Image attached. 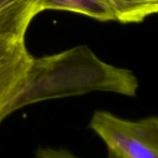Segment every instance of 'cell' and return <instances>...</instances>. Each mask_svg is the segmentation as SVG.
<instances>
[{
	"instance_id": "cell-1",
	"label": "cell",
	"mask_w": 158,
	"mask_h": 158,
	"mask_svg": "<svg viewBox=\"0 0 158 158\" xmlns=\"http://www.w3.org/2000/svg\"><path fill=\"white\" fill-rule=\"evenodd\" d=\"M139 87L132 71L102 61L88 46L32 58L25 77L0 115V123L14 111L43 100L106 92L135 97Z\"/></svg>"
},
{
	"instance_id": "cell-2",
	"label": "cell",
	"mask_w": 158,
	"mask_h": 158,
	"mask_svg": "<svg viewBox=\"0 0 158 158\" xmlns=\"http://www.w3.org/2000/svg\"><path fill=\"white\" fill-rule=\"evenodd\" d=\"M89 128L121 158H158V117L133 122L99 110L93 114Z\"/></svg>"
},
{
	"instance_id": "cell-3",
	"label": "cell",
	"mask_w": 158,
	"mask_h": 158,
	"mask_svg": "<svg viewBox=\"0 0 158 158\" xmlns=\"http://www.w3.org/2000/svg\"><path fill=\"white\" fill-rule=\"evenodd\" d=\"M32 58L25 39H0V115L21 85Z\"/></svg>"
},
{
	"instance_id": "cell-4",
	"label": "cell",
	"mask_w": 158,
	"mask_h": 158,
	"mask_svg": "<svg viewBox=\"0 0 158 158\" xmlns=\"http://www.w3.org/2000/svg\"><path fill=\"white\" fill-rule=\"evenodd\" d=\"M40 0H0V39H25Z\"/></svg>"
},
{
	"instance_id": "cell-5",
	"label": "cell",
	"mask_w": 158,
	"mask_h": 158,
	"mask_svg": "<svg viewBox=\"0 0 158 158\" xmlns=\"http://www.w3.org/2000/svg\"><path fill=\"white\" fill-rule=\"evenodd\" d=\"M41 12L60 10L86 15L97 21H115L114 13L108 0H40Z\"/></svg>"
},
{
	"instance_id": "cell-6",
	"label": "cell",
	"mask_w": 158,
	"mask_h": 158,
	"mask_svg": "<svg viewBox=\"0 0 158 158\" xmlns=\"http://www.w3.org/2000/svg\"><path fill=\"white\" fill-rule=\"evenodd\" d=\"M119 23H140L158 13V0H108Z\"/></svg>"
},
{
	"instance_id": "cell-7",
	"label": "cell",
	"mask_w": 158,
	"mask_h": 158,
	"mask_svg": "<svg viewBox=\"0 0 158 158\" xmlns=\"http://www.w3.org/2000/svg\"><path fill=\"white\" fill-rule=\"evenodd\" d=\"M37 158H79L73 155L71 152L64 150V148H38L35 152ZM106 158H121L116 154L108 151V157Z\"/></svg>"
}]
</instances>
